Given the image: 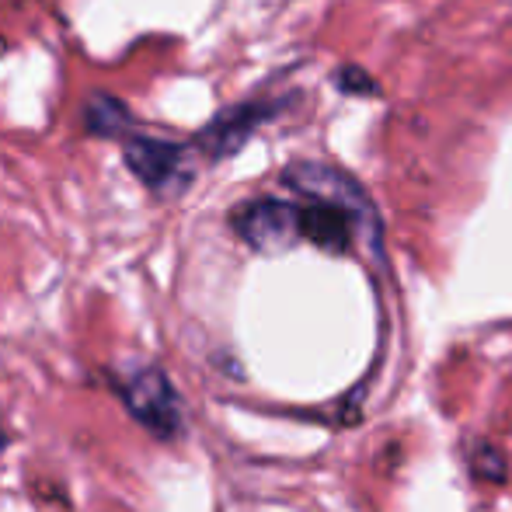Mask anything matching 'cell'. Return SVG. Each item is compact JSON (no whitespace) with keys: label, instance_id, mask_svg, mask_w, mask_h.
Segmentation results:
<instances>
[{"label":"cell","instance_id":"obj_1","mask_svg":"<svg viewBox=\"0 0 512 512\" xmlns=\"http://www.w3.org/2000/svg\"><path fill=\"white\" fill-rule=\"evenodd\" d=\"M126 168L147 185L154 196H178L196 175V161L192 150L182 143L157 140V136H129L126 140Z\"/></svg>","mask_w":512,"mask_h":512},{"label":"cell","instance_id":"obj_2","mask_svg":"<svg viewBox=\"0 0 512 512\" xmlns=\"http://www.w3.org/2000/svg\"><path fill=\"white\" fill-rule=\"evenodd\" d=\"M283 182L290 189H297L300 196H307L310 203H328V206H338L345 213H352L366 230L377 234V213H373L370 199L366 192L352 182L345 171L331 168V164H321V161H297L283 171Z\"/></svg>","mask_w":512,"mask_h":512},{"label":"cell","instance_id":"obj_3","mask_svg":"<svg viewBox=\"0 0 512 512\" xmlns=\"http://www.w3.org/2000/svg\"><path fill=\"white\" fill-rule=\"evenodd\" d=\"M122 398L133 418L150 429L154 436L171 439L182 429V408H178V394L171 380L164 377L157 366H140L122 380Z\"/></svg>","mask_w":512,"mask_h":512},{"label":"cell","instance_id":"obj_4","mask_svg":"<svg viewBox=\"0 0 512 512\" xmlns=\"http://www.w3.org/2000/svg\"><path fill=\"white\" fill-rule=\"evenodd\" d=\"M234 227L255 251L276 255V251H286L297 244L300 206L283 203V199H255V203L237 209Z\"/></svg>","mask_w":512,"mask_h":512},{"label":"cell","instance_id":"obj_5","mask_svg":"<svg viewBox=\"0 0 512 512\" xmlns=\"http://www.w3.org/2000/svg\"><path fill=\"white\" fill-rule=\"evenodd\" d=\"M356 230H366V227L352 213H345V209L328 206V203L300 206V237H307L310 244L331 251V255L349 251L352 234H356ZM366 234H370V241H377L373 230H366Z\"/></svg>","mask_w":512,"mask_h":512},{"label":"cell","instance_id":"obj_6","mask_svg":"<svg viewBox=\"0 0 512 512\" xmlns=\"http://www.w3.org/2000/svg\"><path fill=\"white\" fill-rule=\"evenodd\" d=\"M276 112V105H265V102H255V105H237L230 112H223L220 119L203 133V147L209 150L213 157H227L262 126L269 115Z\"/></svg>","mask_w":512,"mask_h":512},{"label":"cell","instance_id":"obj_7","mask_svg":"<svg viewBox=\"0 0 512 512\" xmlns=\"http://www.w3.org/2000/svg\"><path fill=\"white\" fill-rule=\"evenodd\" d=\"M129 126H133V115L119 98L91 95L88 105H84V129L91 136H126Z\"/></svg>","mask_w":512,"mask_h":512},{"label":"cell","instance_id":"obj_8","mask_svg":"<svg viewBox=\"0 0 512 512\" xmlns=\"http://www.w3.org/2000/svg\"><path fill=\"white\" fill-rule=\"evenodd\" d=\"M474 471H478L485 481H502V478H506V464H502L499 450H492V446H481V450H478V457H474Z\"/></svg>","mask_w":512,"mask_h":512},{"label":"cell","instance_id":"obj_9","mask_svg":"<svg viewBox=\"0 0 512 512\" xmlns=\"http://www.w3.org/2000/svg\"><path fill=\"white\" fill-rule=\"evenodd\" d=\"M363 70H338V88H345V91H373V81H363Z\"/></svg>","mask_w":512,"mask_h":512},{"label":"cell","instance_id":"obj_10","mask_svg":"<svg viewBox=\"0 0 512 512\" xmlns=\"http://www.w3.org/2000/svg\"><path fill=\"white\" fill-rule=\"evenodd\" d=\"M0 443H4V436H0Z\"/></svg>","mask_w":512,"mask_h":512}]
</instances>
